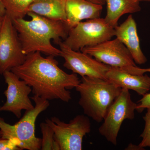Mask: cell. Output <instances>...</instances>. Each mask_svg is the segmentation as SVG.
Wrapping results in <instances>:
<instances>
[{"mask_svg":"<svg viewBox=\"0 0 150 150\" xmlns=\"http://www.w3.org/2000/svg\"><path fill=\"white\" fill-rule=\"evenodd\" d=\"M103 6L96 4L86 0H67L66 21L68 30L84 20L92 19L100 17Z\"/></svg>","mask_w":150,"mask_h":150,"instance_id":"cell-14","label":"cell"},{"mask_svg":"<svg viewBox=\"0 0 150 150\" xmlns=\"http://www.w3.org/2000/svg\"><path fill=\"white\" fill-rule=\"evenodd\" d=\"M27 15L30 20L12 19L21 43L23 52L27 55L39 52L48 56H60L61 50L51 43L54 40L59 44L61 38L66 39L69 30L64 22L38 15L31 12Z\"/></svg>","mask_w":150,"mask_h":150,"instance_id":"cell-2","label":"cell"},{"mask_svg":"<svg viewBox=\"0 0 150 150\" xmlns=\"http://www.w3.org/2000/svg\"><path fill=\"white\" fill-rule=\"evenodd\" d=\"M3 17H4V16H0V28L2 24Z\"/></svg>","mask_w":150,"mask_h":150,"instance_id":"cell-26","label":"cell"},{"mask_svg":"<svg viewBox=\"0 0 150 150\" xmlns=\"http://www.w3.org/2000/svg\"><path fill=\"white\" fill-rule=\"evenodd\" d=\"M88 1L99 5L103 6L105 4V0H86Z\"/></svg>","mask_w":150,"mask_h":150,"instance_id":"cell-23","label":"cell"},{"mask_svg":"<svg viewBox=\"0 0 150 150\" xmlns=\"http://www.w3.org/2000/svg\"><path fill=\"white\" fill-rule=\"evenodd\" d=\"M106 79L115 86L131 90L139 95H144L150 90V77L148 75L133 74L120 68L110 67Z\"/></svg>","mask_w":150,"mask_h":150,"instance_id":"cell-13","label":"cell"},{"mask_svg":"<svg viewBox=\"0 0 150 150\" xmlns=\"http://www.w3.org/2000/svg\"><path fill=\"white\" fill-rule=\"evenodd\" d=\"M126 150H144V148H142L140 147L139 145H135L132 144H130L126 148Z\"/></svg>","mask_w":150,"mask_h":150,"instance_id":"cell-22","label":"cell"},{"mask_svg":"<svg viewBox=\"0 0 150 150\" xmlns=\"http://www.w3.org/2000/svg\"><path fill=\"white\" fill-rule=\"evenodd\" d=\"M66 1L67 0H33L28 9V12H31L65 23L67 19Z\"/></svg>","mask_w":150,"mask_h":150,"instance_id":"cell-15","label":"cell"},{"mask_svg":"<svg viewBox=\"0 0 150 150\" xmlns=\"http://www.w3.org/2000/svg\"><path fill=\"white\" fill-rule=\"evenodd\" d=\"M137 103L131 99L129 90L122 88L110 105L98 129L99 134L112 144H117V138L122 123L126 119L133 120Z\"/></svg>","mask_w":150,"mask_h":150,"instance_id":"cell-7","label":"cell"},{"mask_svg":"<svg viewBox=\"0 0 150 150\" xmlns=\"http://www.w3.org/2000/svg\"><path fill=\"white\" fill-rule=\"evenodd\" d=\"M35 103L32 110L25 111L19 121L14 125L6 123L0 118L1 138L12 140L21 150H40L42 139L35 136V123L38 116L47 109L49 101L34 95L31 97Z\"/></svg>","mask_w":150,"mask_h":150,"instance_id":"cell-4","label":"cell"},{"mask_svg":"<svg viewBox=\"0 0 150 150\" xmlns=\"http://www.w3.org/2000/svg\"><path fill=\"white\" fill-rule=\"evenodd\" d=\"M12 140L0 138V150H21Z\"/></svg>","mask_w":150,"mask_h":150,"instance_id":"cell-21","label":"cell"},{"mask_svg":"<svg viewBox=\"0 0 150 150\" xmlns=\"http://www.w3.org/2000/svg\"><path fill=\"white\" fill-rule=\"evenodd\" d=\"M106 14L104 19L108 24L115 28L119 19L127 13H133L141 11L138 0H105Z\"/></svg>","mask_w":150,"mask_h":150,"instance_id":"cell-16","label":"cell"},{"mask_svg":"<svg viewBox=\"0 0 150 150\" xmlns=\"http://www.w3.org/2000/svg\"><path fill=\"white\" fill-rule=\"evenodd\" d=\"M42 134L40 150H60V147L54 139V132L52 128L46 122L40 124Z\"/></svg>","mask_w":150,"mask_h":150,"instance_id":"cell-18","label":"cell"},{"mask_svg":"<svg viewBox=\"0 0 150 150\" xmlns=\"http://www.w3.org/2000/svg\"><path fill=\"white\" fill-rule=\"evenodd\" d=\"M26 56L12 19L6 13L0 28V74L21 65Z\"/></svg>","mask_w":150,"mask_h":150,"instance_id":"cell-8","label":"cell"},{"mask_svg":"<svg viewBox=\"0 0 150 150\" xmlns=\"http://www.w3.org/2000/svg\"><path fill=\"white\" fill-rule=\"evenodd\" d=\"M45 121L54 131L60 150H81L83 137L91 131V123L86 115H76L69 123L56 117L46 118Z\"/></svg>","mask_w":150,"mask_h":150,"instance_id":"cell-6","label":"cell"},{"mask_svg":"<svg viewBox=\"0 0 150 150\" xmlns=\"http://www.w3.org/2000/svg\"><path fill=\"white\" fill-rule=\"evenodd\" d=\"M0 138H1V134H0Z\"/></svg>","mask_w":150,"mask_h":150,"instance_id":"cell-28","label":"cell"},{"mask_svg":"<svg viewBox=\"0 0 150 150\" xmlns=\"http://www.w3.org/2000/svg\"><path fill=\"white\" fill-rule=\"evenodd\" d=\"M138 72L140 75H143L146 74V73L150 72V68L142 69L139 67L138 69Z\"/></svg>","mask_w":150,"mask_h":150,"instance_id":"cell-25","label":"cell"},{"mask_svg":"<svg viewBox=\"0 0 150 150\" xmlns=\"http://www.w3.org/2000/svg\"><path fill=\"white\" fill-rule=\"evenodd\" d=\"M114 36L128 49L136 64H144L147 62L141 49L137 24L132 15H129L120 25L114 28Z\"/></svg>","mask_w":150,"mask_h":150,"instance_id":"cell-12","label":"cell"},{"mask_svg":"<svg viewBox=\"0 0 150 150\" xmlns=\"http://www.w3.org/2000/svg\"><path fill=\"white\" fill-rule=\"evenodd\" d=\"M75 89L80 95L79 103L85 115L98 123L103 121L122 89L109 81L87 76L82 77Z\"/></svg>","mask_w":150,"mask_h":150,"instance_id":"cell-3","label":"cell"},{"mask_svg":"<svg viewBox=\"0 0 150 150\" xmlns=\"http://www.w3.org/2000/svg\"><path fill=\"white\" fill-rule=\"evenodd\" d=\"M143 119L145 123L144 129L140 135L142 139L139 145L142 148L148 147L150 148V109H147V112Z\"/></svg>","mask_w":150,"mask_h":150,"instance_id":"cell-19","label":"cell"},{"mask_svg":"<svg viewBox=\"0 0 150 150\" xmlns=\"http://www.w3.org/2000/svg\"><path fill=\"white\" fill-rule=\"evenodd\" d=\"M145 109H150V93H146L143 96L142 99L137 104L136 110L139 112H142Z\"/></svg>","mask_w":150,"mask_h":150,"instance_id":"cell-20","label":"cell"},{"mask_svg":"<svg viewBox=\"0 0 150 150\" xmlns=\"http://www.w3.org/2000/svg\"><path fill=\"white\" fill-rule=\"evenodd\" d=\"M139 1H150V0H138Z\"/></svg>","mask_w":150,"mask_h":150,"instance_id":"cell-27","label":"cell"},{"mask_svg":"<svg viewBox=\"0 0 150 150\" xmlns=\"http://www.w3.org/2000/svg\"><path fill=\"white\" fill-rule=\"evenodd\" d=\"M80 51L110 67L124 69L137 66L128 49L116 38Z\"/></svg>","mask_w":150,"mask_h":150,"instance_id":"cell-10","label":"cell"},{"mask_svg":"<svg viewBox=\"0 0 150 150\" xmlns=\"http://www.w3.org/2000/svg\"><path fill=\"white\" fill-rule=\"evenodd\" d=\"M60 56L64 59V67L81 77L99 78L107 80L106 75L110 66L97 61L81 51H75L63 43H59Z\"/></svg>","mask_w":150,"mask_h":150,"instance_id":"cell-9","label":"cell"},{"mask_svg":"<svg viewBox=\"0 0 150 150\" xmlns=\"http://www.w3.org/2000/svg\"><path fill=\"white\" fill-rule=\"evenodd\" d=\"M33 0H2L6 13L12 19L24 18Z\"/></svg>","mask_w":150,"mask_h":150,"instance_id":"cell-17","label":"cell"},{"mask_svg":"<svg viewBox=\"0 0 150 150\" xmlns=\"http://www.w3.org/2000/svg\"><path fill=\"white\" fill-rule=\"evenodd\" d=\"M58 64L54 56L43 57L35 52L26 55L24 62L11 71L31 87L34 95L69 102L72 97L68 90L75 88L81 80L76 74L65 72Z\"/></svg>","mask_w":150,"mask_h":150,"instance_id":"cell-1","label":"cell"},{"mask_svg":"<svg viewBox=\"0 0 150 150\" xmlns=\"http://www.w3.org/2000/svg\"><path fill=\"white\" fill-rule=\"evenodd\" d=\"M6 13L5 8L3 5L2 0H0V16H4Z\"/></svg>","mask_w":150,"mask_h":150,"instance_id":"cell-24","label":"cell"},{"mask_svg":"<svg viewBox=\"0 0 150 150\" xmlns=\"http://www.w3.org/2000/svg\"><path fill=\"white\" fill-rule=\"evenodd\" d=\"M114 36V28L107 23L104 18L87 20L79 23L70 30L63 42L75 51L85 47L96 46L110 40Z\"/></svg>","mask_w":150,"mask_h":150,"instance_id":"cell-5","label":"cell"},{"mask_svg":"<svg viewBox=\"0 0 150 150\" xmlns=\"http://www.w3.org/2000/svg\"><path fill=\"white\" fill-rule=\"evenodd\" d=\"M3 75L7 88L4 91L6 100L0 106V111L11 112L17 118H20L22 110L27 111L34 108L29 97L32 88L11 71Z\"/></svg>","mask_w":150,"mask_h":150,"instance_id":"cell-11","label":"cell"}]
</instances>
